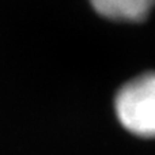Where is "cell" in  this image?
Masks as SVG:
<instances>
[{
	"label": "cell",
	"instance_id": "cell-2",
	"mask_svg": "<svg viewBox=\"0 0 155 155\" xmlns=\"http://www.w3.org/2000/svg\"><path fill=\"white\" fill-rule=\"evenodd\" d=\"M101 16L120 22H140L155 7V0H90Z\"/></svg>",
	"mask_w": 155,
	"mask_h": 155
},
{
	"label": "cell",
	"instance_id": "cell-1",
	"mask_svg": "<svg viewBox=\"0 0 155 155\" xmlns=\"http://www.w3.org/2000/svg\"><path fill=\"white\" fill-rule=\"evenodd\" d=\"M114 109L120 124L132 135L155 137V72L129 80L118 90Z\"/></svg>",
	"mask_w": 155,
	"mask_h": 155
}]
</instances>
